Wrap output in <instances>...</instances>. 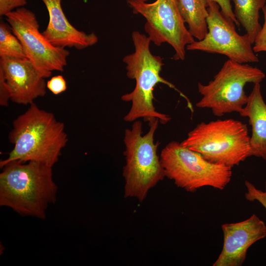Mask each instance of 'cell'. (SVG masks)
I'll use <instances>...</instances> for the list:
<instances>
[{
    "label": "cell",
    "instance_id": "1",
    "mask_svg": "<svg viewBox=\"0 0 266 266\" xmlns=\"http://www.w3.org/2000/svg\"><path fill=\"white\" fill-rule=\"evenodd\" d=\"M52 167L34 161L6 164L0 173V205L23 217L45 219L49 205L57 200Z\"/></svg>",
    "mask_w": 266,
    "mask_h": 266
},
{
    "label": "cell",
    "instance_id": "2",
    "mask_svg": "<svg viewBox=\"0 0 266 266\" xmlns=\"http://www.w3.org/2000/svg\"><path fill=\"white\" fill-rule=\"evenodd\" d=\"M8 138L14 147L7 158L0 161L1 168L14 161H34L53 167L68 140L64 124L34 103L14 120Z\"/></svg>",
    "mask_w": 266,
    "mask_h": 266
},
{
    "label": "cell",
    "instance_id": "3",
    "mask_svg": "<svg viewBox=\"0 0 266 266\" xmlns=\"http://www.w3.org/2000/svg\"><path fill=\"white\" fill-rule=\"evenodd\" d=\"M132 38L134 52L125 56L123 61L126 65L127 77L135 80V85L133 91L121 98L124 101L131 102V108L124 120L132 122L142 118L145 122H149L158 118L160 123L166 124L171 118L156 110L153 103L154 88L158 84L163 83L179 91L161 76L163 59L151 53V41L148 36L135 31L132 33Z\"/></svg>",
    "mask_w": 266,
    "mask_h": 266
},
{
    "label": "cell",
    "instance_id": "4",
    "mask_svg": "<svg viewBox=\"0 0 266 266\" xmlns=\"http://www.w3.org/2000/svg\"><path fill=\"white\" fill-rule=\"evenodd\" d=\"M158 118L148 122L149 129L142 135V123L135 120L124 133L126 164L123 168L124 197L142 201L149 191L165 178L164 169L157 154L159 142H154Z\"/></svg>",
    "mask_w": 266,
    "mask_h": 266
},
{
    "label": "cell",
    "instance_id": "5",
    "mask_svg": "<svg viewBox=\"0 0 266 266\" xmlns=\"http://www.w3.org/2000/svg\"><path fill=\"white\" fill-rule=\"evenodd\" d=\"M250 138L246 124L229 119L202 122L180 143L210 162L232 167L251 156Z\"/></svg>",
    "mask_w": 266,
    "mask_h": 266
},
{
    "label": "cell",
    "instance_id": "6",
    "mask_svg": "<svg viewBox=\"0 0 266 266\" xmlns=\"http://www.w3.org/2000/svg\"><path fill=\"white\" fill-rule=\"evenodd\" d=\"M160 158L165 176L188 192L205 186L223 190L232 177V167L210 162L176 141L163 149Z\"/></svg>",
    "mask_w": 266,
    "mask_h": 266
},
{
    "label": "cell",
    "instance_id": "7",
    "mask_svg": "<svg viewBox=\"0 0 266 266\" xmlns=\"http://www.w3.org/2000/svg\"><path fill=\"white\" fill-rule=\"evenodd\" d=\"M265 77V74L260 68L228 59L212 80L205 85L198 83V91L202 98L196 105L210 109L216 116L239 113L248 99L245 86L249 83H260Z\"/></svg>",
    "mask_w": 266,
    "mask_h": 266
},
{
    "label": "cell",
    "instance_id": "8",
    "mask_svg": "<svg viewBox=\"0 0 266 266\" xmlns=\"http://www.w3.org/2000/svg\"><path fill=\"white\" fill-rule=\"evenodd\" d=\"M127 3L134 13L146 19L144 30L151 42L157 46L169 44L174 50V60L185 59L186 46L195 40L185 26L177 0H156L152 3L127 0Z\"/></svg>",
    "mask_w": 266,
    "mask_h": 266
},
{
    "label": "cell",
    "instance_id": "9",
    "mask_svg": "<svg viewBox=\"0 0 266 266\" xmlns=\"http://www.w3.org/2000/svg\"><path fill=\"white\" fill-rule=\"evenodd\" d=\"M24 48L27 58L45 78L53 71H63L67 65L68 50L53 45L39 31L35 14L24 7L5 16Z\"/></svg>",
    "mask_w": 266,
    "mask_h": 266
},
{
    "label": "cell",
    "instance_id": "10",
    "mask_svg": "<svg viewBox=\"0 0 266 266\" xmlns=\"http://www.w3.org/2000/svg\"><path fill=\"white\" fill-rule=\"evenodd\" d=\"M207 4V33L202 39L188 44L186 49L223 55L240 63L258 62L248 35L237 33L235 25L222 14L216 2Z\"/></svg>",
    "mask_w": 266,
    "mask_h": 266
},
{
    "label": "cell",
    "instance_id": "11",
    "mask_svg": "<svg viewBox=\"0 0 266 266\" xmlns=\"http://www.w3.org/2000/svg\"><path fill=\"white\" fill-rule=\"evenodd\" d=\"M0 72L9 87L11 100L31 105L46 93V82L33 63L27 58L0 57Z\"/></svg>",
    "mask_w": 266,
    "mask_h": 266
},
{
    "label": "cell",
    "instance_id": "12",
    "mask_svg": "<svg viewBox=\"0 0 266 266\" xmlns=\"http://www.w3.org/2000/svg\"><path fill=\"white\" fill-rule=\"evenodd\" d=\"M223 249L213 266H240L248 248L266 236V225L256 214L235 223L222 225Z\"/></svg>",
    "mask_w": 266,
    "mask_h": 266
},
{
    "label": "cell",
    "instance_id": "13",
    "mask_svg": "<svg viewBox=\"0 0 266 266\" xmlns=\"http://www.w3.org/2000/svg\"><path fill=\"white\" fill-rule=\"evenodd\" d=\"M42 1L49 15L48 25L42 33L53 45L81 50L98 42V37L95 33H87L70 23L63 10L62 0Z\"/></svg>",
    "mask_w": 266,
    "mask_h": 266
},
{
    "label": "cell",
    "instance_id": "14",
    "mask_svg": "<svg viewBox=\"0 0 266 266\" xmlns=\"http://www.w3.org/2000/svg\"><path fill=\"white\" fill-rule=\"evenodd\" d=\"M239 113L241 116L249 118L252 128L251 156L266 161V103L262 95L260 83L254 84L246 104Z\"/></svg>",
    "mask_w": 266,
    "mask_h": 266
},
{
    "label": "cell",
    "instance_id": "15",
    "mask_svg": "<svg viewBox=\"0 0 266 266\" xmlns=\"http://www.w3.org/2000/svg\"><path fill=\"white\" fill-rule=\"evenodd\" d=\"M178 8L191 34L198 40L207 33L208 4L205 0H177Z\"/></svg>",
    "mask_w": 266,
    "mask_h": 266
},
{
    "label": "cell",
    "instance_id": "16",
    "mask_svg": "<svg viewBox=\"0 0 266 266\" xmlns=\"http://www.w3.org/2000/svg\"><path fill=\"white\" fill-rule=\"evenodd\" d=\"M232 0L234 4L235 17L253 44L262 27L259 22V13L266 5V0Z\"/></svg>",
    "mask_w": 266,
    "mask_h": 266
},
{
    "label": "cell",
    "instance_id": "17",
    "mask_svg": "<svg viewBox=\"0 0 266 266\" xmlns=\"http://www.w3.org/2000/svg\"><path fill=\"white\" fill-rule=\"evenodd\" d=\"M2 57L17 59L27 58L22 44L14 34L9 24L0 20V57Z\"/></svg>",
    "mask_w": 266,
    "mask_h": 266
},
{
    "label": "cell",
    "instance_id": "18",
    "mask_svg": "<svg viewBox=\"0 0 266 266\" xmlns=\"http://www.w3.org/2000/svg\"><path fill=\"white\" fill-rule=\"evenodd\" d=\"M245 185L247 189L245 194L246 199L250 201H259L266 210V181L265 191L256 188L253 184L247 180L245 181Z\"/></svg>",
    "mask_w": 266,
    "mask_h": 266
},
{
    "label": "cell",
    "instance_id": "19",
    "mask_svg": "<svg viewBox=\"0 0 266 266\" xmlns=\"http://www.w3.org/2000/svg\"><path fill=\"white\" fill-rule=\"evenodd\" d=\"M262 11L264 21L253 43V49L255 53L266 52V5L263 8Z\"/></svg>",
    "mask_w": 266,
    "mask_h": 266
},
{
    "label": "cell",
    "instance_id": "20",
    "mask_svg": "<svg viewBox=\"0 0 266 266\" xmlns=\"http://www.w3.org/2000/svg\"><path fill=\"white\" fill-rule=\"evenodd\" d=\"M47 88L53 94L57 95L66 91V82L62 75H58L51 77L46 82Z\"/></svg>",
    "mask_w": 266,
    "mask_h": 266
},
{
    "label": "cell",
    "instance_id": "21",
    "mask_svg": "<svg viewBox=\"0 0 266 266\" xmlns=\"http://www.w3.org/2000/svg\"><path fill=\"white\" fill-rule=\"evenodd\" d=\"M207 3L210 2H216L219 6L222 14L229 21L233 23L236 26L239 27V23L235 17L233 11L231 4V0H205Z\"/></svg>",
    "mask_w": 266,
    "mask_h": 266
},
{
    "label": "cell",
    "instance_id": "22",
    "mask_svg": "<svg viewBox=\"0 0 266 266\" xmlns=\"http://www.w3.org/2000/svg\"><path fill=\"white\" fill-rule=\"evenodd\" d=\"M27 0H0V16H5L15 9L24 7Z\"/></svg>",
    "mask_w": 266,
    "mask_h": 266
},
{
    "label": "cell",
    "instance_id": "23",
    "mask_svg": "<svg viewBox=\"0 0 266 266\" xmlns=\"http://www.w3.org/2000/svg\"><path fill=\"white\" fill-rule=\"evenodd\" d=\"M11 100V95L9 87L2 75L0 72V105L1 106L8 105V101Z\"/></svg>",
    "mask_w": 266,
    "mask_h": 266
},
{
    "label": "cell",
    "instance_id": "24",
    "mask_svg": "<svg viewBox=\"0 0 266 266\" xmlns=\"http://www.w3.org/2000/svg\"><path fill=\"white\" fill-rule=\"evenodd\" d=\"M142 0V1H147L148 0Z\"/></svg>",
    "mask_w": 266,
    "mask_h": 266
}]
</instances>
